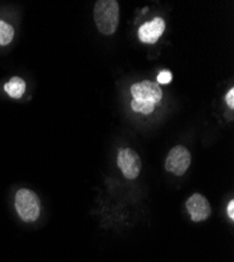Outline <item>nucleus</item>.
<instances>
[{
  "instance_id": "1",
  "label": "nucleus",
  "mask_w": 234,
  "mask_h": 262,
  "mask_svg": "<svg viewBox=\"0 0 234 262\" xmlns=\"http://www.w3.org/2000/svg\"><path fill=\"white\" fill-rule=\"evenodd\" d=\"M94 20L102 35L115 34L120 23L119 3L116 0H98L94 8Z\"/></svg>"
},
{
  "instance_id": "2",
  "label": "nucleus",
  "mask_w": 234,
  "mask_h": 262,
  "mask_svg": "<svg viewBox=\"0 0 234 262\" xmlns=\"http://www.w3.org/2000/svg\"><path fill=\"white\" fill-rule=\"evenodd\" d=\"M15 208L19 217L26 223L36 222L41 212V204L38 195L29 189L23 188L15 196Z\"/></svg>"
},
{
  "instance_id": "3",
  "label": "nucleus",
  "mask_w": 234,
  "mask_h": 262,
  "mask_svg": "<svg viewBox=\"0 0 234 262\" xmlns=\"http://www.w3.org/2000/svg\"><path fill=\"white\" fill-rule=\"evenodd\" d=\"M190 164L191 155L189 150L182 145H178L169 151L165 161V169L177 177H182L188 170Z\"/></svg>"
},
{
  "instance_id": "4",
  "label": "nucleus",
  "mask_w": 234,
  "mask_h": 262,
  "mask_svg": "<svg viewBox=\"0 0 234 262\" xmlns=\"http://www.w3.org/2000/svg\"><path fill=\"white\" fill-rule=\"evenodd\" d=\"M131 93L134 100L151 102L155 104V106L160 105L163 99V91L160 84L150 80H144L132 85Z\"/></svg>"
},
{
  "instance_id": "5",
  "label": "nucleus",
  "mask_w": 234,
  "mask_h": 262,
  "mask_svg": "<svg viewBox=\"0 0 234 262\" xmlns=\"http://www.w3.org/2000/svg\"><path fill=\"white\" fill-rule=\"evenodd\" d=\"M118 167L127 180H136L142 169V161L137 152L131 148L121 149L117 158Z\"/></svg>"
},
{
  "instance_id": "6",
  "label": "nucleus",
  "mask_w": 234,
  "mask_h": 262,
  "mask_svg": "<svg viewBox=\"0 0 234 262\" xmlns=\"http://www.w3.org/2000/svg\"><path fill=\"white\" fill-rule=\"evenodd\" d=\"M186 209L194 223L205 222L210 217L212 210L208 200L202 194L195 193L186 202Z\"/></svg>"
},
{
  "instance_id": "7",
  "label": "nucleus",
  "mask_w": 234,
  "mask_h": 262,
  "mask_svg": "<svg viewBox=\"0 0 234 262\" xmlns=\"http://www.w3.org/2000/svg\"><path fill=\"white\" fill-rule=\"evenodd\" d=\"M166 29V24L163 18L156 17L153 20L145 23L138 32L139 39L147 43V45H155L160 39Z\"/></svg>"
},
{
  "instance_id": "8",
  "label": "nucleus",
  "mask_w": 234,
  "mask_h": 262,
  "mask_svg": "<svg viewBox=\"0 0 234 262\" xmlns=\"http://www.w3.org/2000/svg\"><path fill=\"white\" fill-rule=\"evenodd\" d=\"M5 92L13 99H20L27 90L26 81L20 77H12L4 86Z\"/></svg>"
},
{
  "instance_id": "9",
  "label": "nucleus",
  "mask_w": 234,
  "mask_h": 262,
  "mask_svg": "<svg viewBox=\"0 0 234 262\" xmlns=\"http://www.w3.org/2000/svg\"><path fill=\"white\" fill-rule=\"evenodd\" d=\"M14 28L6 21L0 20V46L5 47L10 45L14 38Z\"/></svg>"
},
{
  "instance_id": "10",
  "label": "nucleus",
  "mask_w": 234,
  "mask_h": 262,
  "mask_svg": "<svg viewBox=\"0 0 234 262\" xmlns=\"http://www.w3.org/2000/svg\"><path fill=\"white\" fill-rule=\"evenodd\" d=\"M155 104L151 102H142L133 100L132 101V108L135 113H140L142 115H151L155 111Z\"/></svg>"
},
{
  "instance_id": "11",
  "label": "nucleus",
  "mask_w": 234,
  "mask_h": 262,
  "mask_svg": "<svg viewBox=\"0 0 234 262\" xmlns=\"http://www.w3.org/2000/svg\"><path fill=\"white\" fill-rule=\"evenodd\" d=\"M173 81V74L169 71H163L158 75V84H168Z\"/></svg>"
},
{
  "instance_id": "12",
  "label": "nucleus",
  "mask_w": 234,
  "mask_h": 262,
  "mask_svg": "<svg viewBox=\"0 0 234 262\" xmlns=\"http://www.w3.org/2000/svg\"><path fill=\"white\" fill-rule=\"evenodd\" d=\"M226 102L231 109H234V89H231L226 95Z\"/></svg>"
},
{
  "instance_id": "13",
  "label": "nucleus",
  "mask_w": 234,
  "mask_h": 262,
  "mask_svg": "<svg viewBox=\"0 0 234 262\" xmlns=\"http://www.w3.org/2000/svg\"><path fill=\"white\" fill-rule=\"evenodd\" d=\"M227 213L228 216L230 217V220L233 222L234 221V200H231L227 206Z\"/></svg>"
}]
</instances>
